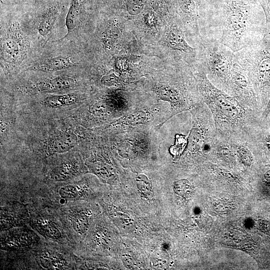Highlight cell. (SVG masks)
<instances>
[{
    "label": "cell",
    "mask_w": 270,
    "mask_h": 270,
    "mask_svg": "<svg viewBox=\"0 0 270 270\" xmlns=\"http://www.w3.org/2000/svg\"><path fill=\"white\" fill-rule=\"evenodd\" d=\"M194 76L202 100L212 115L216 132L225 136L248 133L262 118V113L244 106L213 84L200 64Z\"/></svg>",
    "instance_id": "cell-1"
},
{
    "label": "cell",
    "mask_w": 270,
    "mask_h": 270,
    "mask_svg": "<svg viewBox=\"0 0 270 270\" xmlns=\"http://www.w3.org/2000/svg\"><path fill=\"white\" fill-rule=\"evenodd\" d=\"M234 60L248 74L263 112L270 97V36L234 52Z\"/></svg>",
    "instance_id": "cell-2"
},
{
    "label": "cell",
    "mask_w": 270,
    "mask_h": 270,
    "mask_svg": "<svg viewBox=\"0 0 270 270\" xmlns=\"http://www.w3.org/2000/svg\"><path fill=\"white\" fill-rule=\"evenodd\" d=\"M200 43V64L211 82L226 92L234 62V52L215 38H201Z\"/></svg>",
    "instance_id": "cell-3"
},
{
    "label": "cell",
    "mask_w": 270,
    "mask_h": 270,
    "mask_svg": "<svg viewBox=\"0 0 270 270\" xmlns=\"http://www.w3.org/2000/svg\"><path fill=\"white\" fill-rule=\"evenodd\" d=\"M190 110L192 125L184 152V156L191 158H208L216 134L212 115L202 102Z\"/></svg>",
    "instance_id": "cell-4"
},
{
    "label": "cell",
    "mask_w": 270,
    "mask_h": 270,
    "mask_svg": "<svg viewBox=\"0 0 270 270\" xmlns=\"http://www.w3.org/2000/svg\"><path fill=\"white\" fill-rule=\"evenodd\" d=\"M84 200L67 202L52 208L62 222L73 250L84 240L90 225L92 211L84 206Z\"/></svg>",
    "instance_id": "cell-5"
},
{
    "label": "cell",
    "mask_w": 270,
    "mask_h": 270,
    "mask_svg": "<svg viewBox=\"0 0 270 270\" xmlns=\"http://www.w3.org/2000/svg\"><path fill=\"white\" fill-rule=\"evenodd\" d=\"M226 93L244 106L258 112H262L250 78L246 70L234 60L228 81Z\"/></svg>",
    "instance_id": "cell-6"
},
{
    "label": "cell",
    "mask_w": 270,
    "mask_h": 270,
    "mask_svg": "<svg viewBox=\"0 0 270 270\" xmlns=\"http://www.w3.org/2000/svg\"><path fill=\"white\" fill-rule=\"evenodd\" d=\"M50 208L44 212L42 210L36 213L32 212L30 218V226L45 240L72 249L62 222L54 210Z\"/></svg>",
    "instance_id": "cell-7"
},
{
    "label": "cell",
    "mask_w": 270,
    "mask_h": 270,
    "mask_svg": "<svg viewBox=\"0 0 270 270\" xmlns=\"http://www.w3.org/2000/svg\"><path fill=\"white\" fill-rule=\"evenodd\" d=\"M28 45L18 23H12L1 41V62L10 67L18 65L26 56Z\"/></svg>",
    "instance_id": "cell-8"
},
{
    "label": "cell",
    "mask_w": 270,
    "mask_h": 270,
    "mask_svg": "<svg viewBox=\"0 0 270 270\" xmlns=\"http://www.w3.org/2000/svg\"><path fill=\"white\" fill-rule=\"evenodd\" d=\"M76 178L72 180L60 182L56 186L53 192L56 206H59L68 202L84 200L88 198L91 190L88 182L84 178Z\"/></svg>",
    "instance_id": "cell-9"
},
{
    "label": "cell",
    "mask_w": 270,
    "mask_h": 270,
    "mask_svg": "<svg viewBox=\"0 0 270 270\" xmlns=\"http://www.w3.org/2000/svg\"><path fill=\"white\" fill-rule=\"evenodd\" d=\"M83 167L78 159L71 158L54 166L49 170V180L54 182H63L78 177L83 172Z\"/></svg>",
    "instance_id": "cell-10"
},
{
    "label": "cell",
    "mask_w": 270,
    "mask_h": 270,
    "mask_svg": "<svg viewBox=\"0 0 270 270\" xmlns=\"http://www.w3.org/2000/svg\"><path fill=\"white\" fill-rule=\"evenodd\" d=\"M63 8L60 2L54 0L40 8L37 29L42 37L46 38L51 33Z\"/></svg>",
    "instance_id": "cell-11"
},
{
    "label": "cell",
    "mask_w": 270,
    "mask_h": 270,
    "mask_svg": "<svg viewBox=\"0 0 270 270\" xmlns=\"http://www.w3.org/2000/svg\"><path fill=\"white\" fill-rule=\"evenodd\" d=\"M78 143V138L72 132L64 130L50 137L46 142L45 152L47 156L66 152Z\"/></svg>",
    "instance_id": "cell-12"
},
{
    "label": "cell",
    "mask_w": 270,
    "mask_h": 270,
    "mask_svg": "<svg viewBox=\"0 0 270 270\" xmlns=\"http://www.w3.org/2000/svg\"><path fill=\"white\" fill-rule=\"evenodd\" d=\"M166 42L172 50L192 60L196 58L198 48L188 44L182 30L178 24H174L169 28L166 34Z\"/></svg>",
    "instance_id": "cell-13"
},
{
    "label": "cell",
    "mask_w": 270,
    "mask_h": 270,
    "mask_svg": "<svg viewBox=\"0 0 270 270\" xmlns=\"http://www.w3.org/2000/svg\"><path fill=\"white\" fill-rule=\"evenodd\" d=\"M76 85V80L68 76H58L36 84V89L40 92H59L70 90Z\"/></svg>",
    "instance_id": "cell-14"
},
{
    "label": "cell",
    "mask_w": 270,
    "mask_h": 270,
    "mask_svg": "<svg viewBox=\"0 0 270 270\" xmlns=\"http://www.w3.org/2000/svg\"><path fill=\"white\" fill-rule=\"evenodd\" d=\"M77 64L78 63L74 62L70 57L58 56L35 64L30 66L28 69L50 72L67 69Z\"/></svg>",
    "instance_id": "cell-15"
},
{
    "label": "cell",
    "mask_w": 270,
    "mask_h": 270,
    "mask_svg": "<svg viewBox=\"0 0 270 270\" xmlns=\"http://www.w3.org/2000/svg\"><path fill=\"white\" fill-rule=\"evenodd\" d=\"M148 109L140 110L130 113L110 123L114 129H124L144 124L150 119V112Z\"/></svg>",
    "instance_id": "cell-16"
},
{
    "label": "cell",
    "mask_w": 270,
    "mask_h": 270,
    "mask_svg": "<svg viewBox=\"0 0 270 270\" xmlns=\"http://www.w3.org/2000/svg\"><path fill=\"white\" fill-rule=\"evenodd\" d=\"M84 0H70L69 8L66 18V25L68 34L62 38H66L78 25L79 22L84 11Z\"/></svg>",
    "instance_id": "cell-17"
},
{
    "label": "cell",
    "mask_w": 270,
    "mask_h": 270,
    "mask_svg": "<svg viewBox=\"0 0 270 270\" xmlns=\"http://www.w3.org/2000/svg\"><path fill=\"white\" fill-rule=\"evenodd\" d=\"M78 101V96L74 93L54 94L46 97L42 101L46 107L58 108L72 106Z\"/></svg>",
    "instance_id": "cell-18"
},
{
    "label": "cell",
    "mask_w": 270,
    "mask_h": 270,
    "mask_svg": "<svg viewBox=\"0 0 270 270\" xmlns=\"http://www.w3.org/2000/svg\"><path fill=\"white\" fill-rule=\"evenodd\" d=\"M86 166L90 172L106 182H110L115 177V172L112 168L105 162H90L86 164Z\"/></svg>",
    "instance_id": "cell-19"
},
{
    "label": "cell",
    "mask_w": 270,
    "mask_h": 270,
    "mask_svg": "<svg viewBox=\"0 0 270 270\" xmlns=\"http://www.w3.org/2000/svg\"><path fill=\"white\" fill-rule=\"evenodd\" d=\"M192 185L186 178H182L174 182V188L178 195H184L192 190Z\"/></svg>",
    "instance_id": "cell-20"
},
{
    "label": "cell",
    "mask_w": 270,
    "mask_h": 270,
    "mask_svg": "<svg viewBox=\"0 0 270 270\" xmlns=\"http://www.w3.org/2000/svg\"><path fill=\"white\" fill-rule=\"evenodd\" d=\"M188 140L184 136L178 135L176 138V144L171 147L170 150L171 153L175 156H181L185 150L187 144Z\"/></svg>",
    "instance_id": "cell-21"
},
{
    "label": "cell",
    "mask_w": 270,
    "mask_h": 270,
    "mask_svg": "<svg viewBox=\"0 0 270 270\" xmlns=\"http://www.w3.org/2000/svg\"><path fill=\"white\" fill-rule=\"evenodd\" d=\"M270 114V97L268 102L262 113L261 117L262 119L266 118Z\"/></svg>",
    "instance_id": "cell-22"
}]
</instances>
